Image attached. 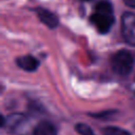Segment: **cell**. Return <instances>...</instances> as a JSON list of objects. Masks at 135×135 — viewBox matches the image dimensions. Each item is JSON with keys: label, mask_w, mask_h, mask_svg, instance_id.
Returning <instances> with one entry per match:
<instances>
[{"label": "cell", "mask_w": 135, "mask_h": 135, "mask_svg": "<svg viewBox=\"0 0 135 135\" xmlns=\"http://www.w3.org/2000/svg\"><path fill=\"white\" fill-rule=\"evenodd\" d=\"M6 122H7L8 129L12 132H16L17 133L23 128V126H25L26 117L24 115H21V114H13V115L7 117Z\"/></svg>", "instance_id": "obj_6"}, {"label": "cell", "mask_w": 135, "mask_h": 135, "mask_svg": "<svg viewBox=\"0 0 135 135\" xmlns=\"http://www.w3.org/2000/svg\"><path fill=\"white\" fill-rule=\"evenodd\" d=\"M81 1H88V0H81Z\"/></svg>", "instance_id": "obj_11"}, {"label": "cell", "mask_w": 135, "mask_h": 135, "mask_svg": "<svg viewBox=\"0 0 135 135\" xmlns=\"http://www.w3.org/2000/svg\"><path fill=\"white\" fill-rule=\"evenodd\" d=\"M16 63L18 64L19 68H21L22 70L27 71V72L36 71L37 68L39 66V61L31 55H25V56L18 57L16 59Z\"/></svg>", "instance_id": "obj_5"}, {"label": "cell", "mask_w": 135, "mask_h": 135, "mask_svg": "<svg viewBox=\"0 0 135 135\" xmlns=\"http://www.w3.org/2000/svg\"><path fill=\"white\" fill-rule=\"evenodd\" d=\"M121 34L126 42L135 46V14L124 13L121 16Z\"/></svg>", "instance_id": "obj_3"}, {"label": "cell", "mask_w": 135, "mask_h": 135, "mask_svg": "<svg viewBox=\"0 0 135 135\" xmlns=\"http://www.w3.org/2000/svg\"><path fill=\"white\" fill-rule=\"evenodd\" d=\"M102 135H131L130 132L118 127H107L101 131Z\"/></svg>", "instance_id": "obj_8"}, {"label": "cell", "mask_w": 135, "mask_h": 135, "mask_svg": "<svg viewBox=\"0 0 135 135\" xmlns=\"http://www.w3.org/2000/svg\"><path fill=\"white\" fill-rule=\"evenodd\" d=\"M36 13H37V16L38 18L40 19V21L45 24L47 27L50 28H55L58 26V18L55 14H53L52 12L45 9V8H42V7H39L36 9Z\"/></svg>", "instance_id": "obj_4"}, {"label": "cell", "mask_w": 135, "mask_h": 135, "mask_svg": "<svg viewBox=\"0 0 135 135\" xmlns=\"http://www.w3.org/2000/svg\"><path fill=\"white\" fill-rule=\"evenodd\" d=\"M114 20L113 7L110 2L100 1L95 5L94 13L91 16V22L99 33H108L114 24Z\"/></svg>", "instance_id": "obj_1"}, {"label": "cell", "mask_w": 135, "mask_h": 135, "mask_svg": "<svg viewBox=\"0 0 135 135\" xmlns=\"http://www.w3.org/2000/svg\"><path fill=\"white\" fill-rule=\"evenodd\" d=\"M134 64L133 55L127 50H120L115 53L111 59V65L113 71L119 76H128Z\"/></svg>", "instance_id": "obj_2"}, {"label": "cell", "mask_w": 135, "mask_h": 135, "mask_svg": "<svg viewBox=\"0 0 135 135\" xmlns=\"http://www.w3.org/2000/svg\"><path fill=\"white\" fill-rule=\"evenodd\" d=\"M123 3L129 6V7H132V8H135V0H122Z\"/></svg>", "instance_id": "obj_10"}, {"label": "cell", "mask_w": 135, "mask_h": 135, "mask_svg": "<svg viewBox=\"0 0 135 135\" xmlns=\"http://www.w3.org/2000/svg\"><path fill=\"white\" fill-rule=\"evenodd\" d=\"M34 135H57V131L50 121H41L34 129Z\"/></svg>", "instance_id": "obj_7"}, {"label": "cell", "mask_w": 135, "mask_h": 135, "mask_svg": "<svg viewBox=\"0 0 135 135\" xmlns=\"http://www.w3.org/2000/svg\"><path fill=\"white\" fill-rule=\"evenodd\" d=\"M75 130L80 135H94V131L85 123H77L75 126Z\"/></svg>", "instance_id": "obj_9"}]
</instances>
